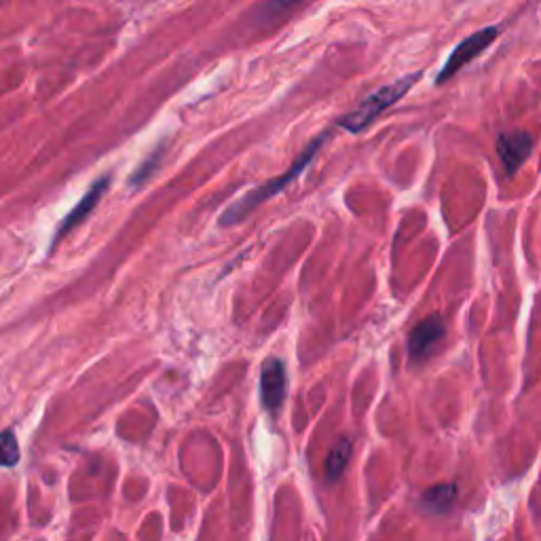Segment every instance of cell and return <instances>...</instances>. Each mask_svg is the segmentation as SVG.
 Listing matches in <instances>:
<instances>
[{"label":"cell","instance_id":"3","mask_svg":"<svg viewBox=\"0 0 541 541\" xmlns=\"http://www.w3.org/2000/svg\"><path fill=\"white\" fill-rule=\"evenodd\" d=\"M499 36V28L497 26H489V28H484L480 32H474L470 34L468 39H463L455 49L453 53L449 55V60H446L444 68L440 70L438 74V79L436 83H444V81H449L451 77H455V74L468 64L472 62L474 58H478V55L487 49L495 39Z\"/></svg>","mask_w":541,"mask_h":541},{"label":"cell","instance_id":"2","mask_svg":"<svg viewBox=\"0 0 541 541\" xmlns=\"http://www.w3.org/2000/svg\"><path fill=\"white\" fill-rule=\"evenodd\" d=\"M324 142H326V136H322V138H317L315 142H311L307 151L301 155V159H298L284 176H279V178L267 182L265 186H260V189L252 191L248 197H244L239 203H235L233 208H231L225 216H222V225H233V222H239L246 214H250V212L256 208L258 203H263L265 199H269V197H273L275 193H279L282 189H286V184H288L290 180H294L298 174H301V172L305 170L307 163L315 157L317 148H320Z\"/></svg>","mask_w":541,"mask_h":541},{"label":"cell","instance_id":"6","mask_svg":"<svg viewBox=\"0 0 541 541\" xmlns=\"http://www.w3.org/2000/svg\"><path fill=\"white\" fill-rule=\"evenodd\" d=\"M531 151H533V138L525 132L501 134L497 140V155L508 176H514L518 172V167L529 159Z\"/></svg>","mask_w":541,"mask_h":541},{"label":"cell","instance_id":"8","mask_svg":"<svg viewBox=\"0 0 541 541\" xmlns=\"http://www.w3.org/2000/svg\"><path fill=\"white\" fill-rule=\"evenodd\" d=\"M349 457H351V442L347 438L339 440L337 444H334V449L330 451L328 459H326V474H328V480H339L341 474L345 472L347 463H349Z\"/></svg>","mask_w":541,"mask_h":541},{"label":"cell","instance_id":"1","mask_svg":"<svg viewBox=\"0 0 541 541\" xmlns=\"http://www.w3.org/2000/svg\"><path fill=\"white\" fill-rule=\"evenodd\" d=\"M421 77H423V72L406 74V77L377 89L375 93H370V96L356 110H353V113H349L347 117L341 119V127L347 129V132H351V134L362 132V129H366L381 113H385L387 108L400 102V98L406 96V91L413 89V85Z\"/></svg>","mask_w":541,"mask_h":541},{"label":"cell","instance_id":"7","mask_svg":"<svg viewBox=\"0 0 541 541\" xmlns=\"http://www.w3.org/2000/svg\"><path fill=\"white\" fill-rule=\"evenodd\" d=\"M108 182H110V178L104 176V178H100L96 184L91 186V191L81 199V203H77V208H74V210L66 216V220L62 222V227H60V231H58V237H55V239H60V235H64L68 229H72L74 225H79V222H81L93 208H96L98 201H100V197H102L104 191H106V184H108Z\"/></svg>","mask_w":541,"mask_h":541},{"label":"cell","instance_id":"5","mask_svg":"<svg viewBox=\"0 0 541 541\" xmlns=\"http://www.w3.org/2000/svg\"><path fill=\"white\" fill-rule=\"evenodd\" d=\"M446 334V326L440 315H429L421 320L408 337V356L413 360H423L436 343Z\"/></svg>","mask_w":541,"mask_h":541},{"label":"cell","instance_id":"9","mask_svg":"<svg viewBox=\"0 0 541 541\" xmlns=\"http://www.w3.org/2000/svg\"><path fill=\"white\" fill-rule=\"evenodd\" d=\"M455 495H457L455 484H440V487L429 489L423 495V503H425V508L432 512H446L453 506Z\"/></svg>","mask_w":541,"mask_h":541},{"label":"cell","instance_id":"10","mask_svg":"<svg viewBox=\"0 0 541 541\" xmlns=\"http://www.w3.org/2000/svg\"><path fill=\"white\" fill-rule=\"evenodd\" d=\"M20 461V444L13 432L0 434V468H13Z\"/></svg>","mask_w":541,"mask_h":541},{"label":"cell","instance_id":"4","mask_svg":"<svg viewBox=\"0 0 541 541\" xmlns=\"http://www.w3.org/2000/svg\"><path fill=\"white\" fill-rule=\"evenodd\" d=\"M286 368L284 362L277 358H269L263 364V370H260V398H263V404L271 413L284 404L286 398Z\"/></svg>","mask_w":541,"mask_h":541}]
</instances>
